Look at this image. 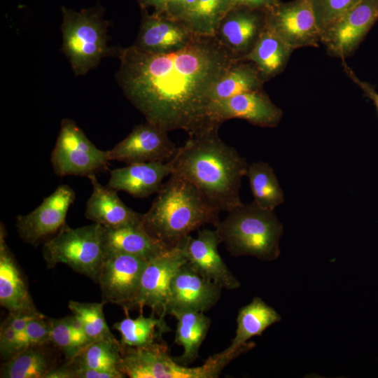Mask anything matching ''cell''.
<instances>
[{"label":"cell","mask_w":378,"mask_h":378,"mask_svg":"<svg viewBox=\"0 0 378 378\" xmlns=\"http://www.w3.org/2000/svg\"><path fill=\"white\" fill-rule=\"evenodd\" d=\"M177 150L167 132L146 122L136 125L108 154L110 161L131 164L169 161Z\"/></svg>","instance_id":"cell-13"},{"label":"cell","mask_w":378,"mask_h":378,"mask_svg":"<svg viewBox=\"0 0 378 378\" xmlns=\"http://www.w3.org/2000/svg\"><path fill=\"white\" fill-rule=\"evenodd\" d=\"M48 344L31 346L5 361L1 367L3 378H46L58 367L46 348Z\"/></svg>","instance_id":"cell-29"},{"label":"cell","mask_w":378,"mask_h":378,"mask_svg":"<svg viewBox=\"0 0 378 378\" xmlns=\"http://www.w3.org/2000/svg\"><path fill=\"white\" fill-rule=\"evenodd\" d=\"M264 82L252 62L236 59L214 84L209 99L211 102L260 90H262Z\"/></svg>","instance_id":"cell-27"},{"label":"cell","mask_w":378,"mask_h":378,"mask_svg":"<svg viewBox=\"0 0 378 378\" xmlns=\"http://www.w3.org/2000/svg\"><path fill=\"white\" fill-rule=\"evenodd\" d=\"M43 255L49 268L65 264L96 281L106 256L103 226L93 223L73 228L65 225L45 242Z\"/></svg>","instance_id":"cell-7"},{"label":"cell","mask_w":378,"mask_h":378,"mask_svg":"<svg viewBox=\"0 0 378 378\" xmlns=\"http://www.w3.org/2000/svg\"><path fill=\"white\" fill-rule=\"evenodd\" d=\"M342 64L347 76L363 90L364 94L374 102L378 112V92H376L370 84L358 78L354 71L347 65L344 59H342Z\"/></svg>","instance_id":"cell-37"},{"label":"cell","mask_w":378,"mask_h":378,"mask_svg":"<svg viewBox=\"0 0 378 378\" xmlns=\"http://www.w3.org/2000/svg\"><path fill=\"white\" fill-rule=\"evenodd\" d=\"M176 321L175 342L183 349V354L174 358L187 365L199 356L201 344L206 338L211 319L202 312L182 311L173 313Z\"/></svg>","instance_id":"cell-26"},{"label":"cell","mask_w":378,"mask_h":378,"mask_svg":"<svg viewBox=\"0 0 378 378\" xmlns=\"http://www.w3.org/2000/svg\"><path fill=\"white\" fill-rule=\"evenodd\" d=\"M186 262L182 241L148 260L134 308L142 313L144 307H148L152 314L164 317L172 279Z\"/></svg>","instance_id":"cell-10"},{"label":"cell","mask_w":378,"mask_h":378,"mask_svg":"<svg viewBox=\"0 0 378 378\" xmlns=\"http://www.w3.org/2000/svg\"><path fill=\"white\" fill-rule=\"evenodd\" d=\"M222 287L198 274L186 262L172 279L167 314L182 311L204 312L218 301Z\"/></svg>","instance_id":"cell-16"},{"label":"cell","mask_w":378,"mask_h":378,"mask_svg":"<svg viewBox=\"0 0 378 378\" xmlns=\"http://www.w3.org/2000/svg\"><path fill=\"white\" fill-rule=\"evenodd\" d=\"M267 10L231 8L220 21L214 37L237 59L248 54L266 25Z\"/></svg>","instance_id":"cell-18"},{"label":"cell","mask_w":378,"mask_h":378,"mask_svg":"<svg viewBox=\"0 0 378 378\" xmlns=\"http://www.w3.org/2000/svg\"><path fill=\"white\" fill-rule=\"evenodd\" d=\"M50 161L58 176H89L107 169L108 150L95 146L71 119L64 118L52 151Z\"/></svg>","instance_id":"cell-8"},{"label":"cell","mask_w":378,"mask_h":378,"mask_svg":"<svg viewBox=\"0 0 378 378\" xmlns=\"http://www.w3.org/2000/svg\"><path fill=\"white\" fill-rule=\"evenodd\" d=\"M173 172L172 160L167 162H143L109 170L107 184L116 191H124L136 198L158 193L163 179Z\"/></svg>","instance_id":"cell-20"},{"label":"cell","mask_w":378,"mask_h":378,"mask_svg":"<svg viewBox=\"0 0 378 378\" xmlns=\"http://www.w3.org/2000/svg\"><path fill=\"white\" fill-rule=\"evenodd\" d=\"M182 243L187 262L202 276L226 289L240 286L218 253L222 242L216 229L199 230L196 237L190 234Z\"/></svg>","instance_id":"cell-17"},{"label":"cell","mask_w":378,"mask_h":378,"mask_svg":"<svg viewBox=\"0 0 378 378\" xmlns=\"http://www.w3.org/2000/svg\"><path fill=\"white\" fill-rule=\"evenodd\" d=\"M121 344L120 341L93 340L76 356L65 363L72 368L91 369L125 374L120 369Z\"/></svg>","instance_id":"cell-30"},{"label":"cell","mask_w":378,"mask_h":378,"mask_svg":"<svg viewBox=\"0 0 378 378\" xmlns=\"http://www.w3.org/2000/svg\"><path fill=\"white\" fill-rule=\"evenodd\" d=\"M75 199L76 193L69 186H57L34 210L17 217L20 237L26 243L37 245L56 234L66 225L68 211Z\"/></svg>","instance_id":"cell-12"},{"label":"cell","mask_w":378,"mask_h":378,"mask_svg":"<svg viewBox=\"0 0 378 378\" xmlns=\"http://www.w3.org/2000/svg\"><path fill=\"white\" fill-rule=\"evenodd\" d=\"M146 260L119 252H107L97 276L102 301L134 309Z\"/></svg>","instance_id":"cell-9"},{"label":"cell","mask_w":378,"mask_h":378,"mask_svg":"<svg viewBox=\"0 0 378 378\" xmlns=\"http://www.w3.org/2000/svg\"><path fill=\"white\" fill-rule=\"evenodd\" d=\"M49 323L50 344L57 347L67 360L92 342L73 314L61 318H49Z\"/></svg>","instance_id":"cell-33"},{"label":"cell","mask_w":378,"mask_h":378,"mask_svg":"<svg viewBox=\"0 0 378 378\" xmlns=\"http://www.w3.org/2000/svg\"><path fill=\"white\" fill-rule=\"evenodd\" d=\"M62 50L76 76L85 75L102 58L116 54L108 45V23L98 10L62 7Z\"/></svg>","instance_id":"cell-5"},{"label":"cell","mask_w":378,"mask_h":378,"mask_svg":"<svg viewBox=\"0 0 378 378\" xmlns=\"http://www.w3.org/2000/svg\"><path fill=\"white\" fill-rule=\"evenodd\" d=\"M230 361L218 353L202 365L190 368L170 356L164 342L141 347L121 346L120 369L130 378H216Z\"/></svg>","instance_id":"cell-6"},{"label":"cell","mask_w":378,"mask_h":378,"mask_svg":"<svg viewBox=\"0 0 378 378\" xmlns=\"http://www.w3.org/2000/svg\"><path fill=\"white\" fill-rule=\"evenodd\" d=\"M377 19L378 0H360L321 35V43L330 55L344 59Z\"/></svg>","instance_id":"cell-14"},{"label":"cell","mask_w":378,"mask_h":378,"mask_svg":"<svg viewBox=\"0 0 378 378\" xmlns=\"http://www.w3.org/2000/svg\"><path fill=\"white\" fill-rule=\"evenodd\" d=\"M253 202L260 207L274 211L284 202V194L270 165L265 162L248 165L246 173Z\"/></svg>","instance_id":"cell-32"},{"label":"cell","mask_w":378,"mask_h":378,"mask_svg":"<svg viewBox=\"0 0 378 378\" xmlns=\"http://www.w3.org/2000/svg\"><path fill=\"white\" fill-rule=\"evenodd\" d=\"M231 7H248L256 9L270 10L279 0H230Z\"/></svg>","instance_id":"cell-39"},{"label":"cell","mask_w":378,"mask_h":378,"mask_svg":"<svg viewBox=\"0 0 378 378\" xmlns=\"http://www.w3.org/2000/svg\"><path fill=\"white\" fill-rule=\"evenodd\" d=\"M121 336L120 344L125 347H141L164 342L162 335L171 330L164 317L153 314L149 317L142 313L135 318L127 316L113 324Z\"/></svg>","instance_id":"cell-28"},{"label":"cell","mask_w":378,"mask_h":378,"mask_svg":"<svg viewBox=\"0 0 378 378\" xmlns=\"http://www.w3.org/2000/svg\"><path fill=\"white\" fill-rule=\"evenodd\" d=\"M209 115L220 125L227 120L240 118L258 127H275L282 118L283 111L260 90L211 102Z\"/></svg>","instance_id":"cell-15"},{"label":"cell","mask_w":378,"mask_h":378,"mask_svg":"<svg viewBox=\"0 0 378 378\" xmlns=\"http://www.w3.org/2000/svg\"><path fill=\"white\" fill-rule=\"evenodd\" d=\"M196 36L179 20L153 13L143 18L133 44L153 54H164L186 46Z\"/></svg>","instance_id":"cell-19"},{"label":"cell","mask_w":378,"mask_h":378,"mask_svg":"<svg viewBox=\"0 0 378 378\" xmlns=\"http://www.w3.org/2000/svg\"><path fill=\"white\" fill-rule=\"evenodd\" d=\"M360 0H312L321 35Z\"/></svg>","instance_id":"cell-35"},{"label":"cell","mask_w":378,"mask_h":378,"mask_svg":"<svg viewBox=\"0 0 378 378\" xmlns=\"http://www.w3.org/2000/svg\"><path fill=\"white\" fill-rule=\"evenodd\" d=\"M227 213L214 227L232 255H250L269 261L279 257L283 225L274 211L253 202Z\"/></svg>","instance_id":"cell-4"},{"label":"cell","mask_w":378,"mask_h":378,"mask_svg":"<svg viewBox=\"0 0 378 378\" xmlns=\"http://www.w3.org/2000/svg\"><path fill=\"white\" fill-rule=\"evenodd\" d=\"M103 241L106 253H123L146 260L171 248L153 237L141 223L115 228L103 227Z\"/></svg>","instance_id":"cell-24"},{"label":"cell","mask_w":378,"mask_h":378,"mask_svg":"<svg viewBox=\"0 0 378 378\" xmlns=\"http://www.w3.org/2000/svg\"><path fill=\"white\" fill-rule=\"evenodd\" d=\"M4 225L0 228V304L10 313H38L23 275L6 241Z\"/></svg>","instance_id":"cell-22"},{"label":"cell","mask_w":378,"mask_h":378,"mask_svg":"<svg viewBox=\"0 0 378 378\" xmlns=\"http://www.w3.org/2000/svg\"><path fill=\"white\" fill-rule=\"evenodd\" d=\"M293 51L266 24L253 48L240 59L252 62L265 82L284 71Z\"/></svg>","instance_id":"cell-25"},{"label":"cell","mask_w":378,"mask_h":378,"mask_svg":"<svg viewBox=\"0 0 378 378\" xmlns=\"http://www.w3.org/2000/svg\"><path fill=\"white\" fill-rule=\"evenodd\" d=\"M104 302H80L70 300L68 307L81 323L84 332L92 340L117 341L104 317Z\"/></svg>","instance_id":"cell-34"},{"label":"cell","mask_w":378,"mask_h":378,"mask_svg":"<svg viewBox=\"0 0 378 378\" xmlns=\"http://www.w3.org/2000/svg\"><path fill=\"white\" fill-rule=\"evenodd\" d=\"M171 0H139L141 8H153L155 13L162 14Z\"/></svg>","instance_id":"cell-40"},{"label":"cell","mask_w":378,"mask_h":378,"mask_svg":"<svg viewBox=\"0 0 378 378\" xmlns=\"http://www.w3.org/2000/svg\"><path fill=\"white\" fill-rule=\"evenodd\" d=\"M92 191L88 199L85 217L107 228L141 223V215L127 206L118 197L116 190L102 186L96 174L88 176Z\"/></svg>","instance_id":"cell-21"},{"label":"cell","mask_w":378,"mask_h":378,"mask_svg":"<svg viewBox=\"0 0 378 378\" xmlns=\"http://www.w3.org/2000/svg\"><path fill=\"white\" fill-rule=\"evenodd\" d=\"M117 81L146 122L189 136L220 126L209 115L210 92L236 57L212 36H196L184 48L164 54L119 48Z\"/></svg>","instance_id":"cell-1"},{"label":"cell","mask_w":378,"mask_h":378,"mask_svg":"<svg viewBox=\"0 0 378 378\" xmlns=\"http://www.w3.org/2000/svg\"><path fill=\"white\" fill-rule=\"evenodd\" d=\"M218 129L189 136L172 159V174L190 182L209 204L229 212L243 204L239 190L248 164L237 150L220 139Z\"/></svg>","instance_id":"cell-2"},{"label":"cell","mask_w":378,"mask_h":378,"mask_svg":"<svg viewBox=\"0 0 378 378\" xmlns=\"http://www.w3.org/2000/svg\"><path fill=\"white\" fill-rule=\"evenodd\" d=\"M266 24L293 50L321 43L312 0L279 1L267 10Z\"/></svg>","instance_id":"cell-11"},{"label":"cell","mask_w":378,"mask_h":378,"mask_svg":"<svg viewBox=\"0 0 378 378\" xmlns=\"http://www.w3.org/2000/svg\"><path fill=\"white\" fill-rule=\"evenodd\" d=\"M25 331L31 346L50 344L49 318L44 315L31 320L27 325Z\"/></svg>","instance_id":"cell-36"},{"label":"cell","mask_w":378,"mask_h":378,"mask_svg":"<svg viewBox=\"0 0 378 378\" xmlns=\"http://www.w3.org/2000/svg\"><path fill=\"white\" fill-rule=\"evenodd\" d=\"M231 8L230 0H196L178 20L195 36L214 37L220 21Z\"/></svg>","instance_id":"cell-31"},{"label":"cell","mask_w":378,"mask_h":378,"mask_svg":"<svg viewBox=\"0 0 378 378\" xmlns=\"http://www.w3.org/2000/svg\"><path fill=\"white\" fill-rule=\"evenodd\" d=\"M280 320V315L274 308L260 298L255 297L249 304L239 309L235 336L230 345L220 354L233 360L254 346L253 344L248 342L251 337L260 336L268 327Z\"/></svg>","instance_id":"cell-23"},{"label":"cell","mask_w":378,"mask_h":378,"mask_svg":"<svg viewBox=\"0 0 378 378\" xmlns=\"http://www.w3.org/2000/svg\"><path fill=\"white\" fill-rule=\"evenodd\" d=\"M219 213L190 182L172 174L141 215V223L153 237L172 247L205 224L216 225Z\"/></svg>","instance_id":"cell-3"},{"label":"cell","mask_w":378,"mask_h":378,"mask_svg":"<svg viewBox=\"0 0 378 378\" xmlns=\"http://www.w3.org/2000/svg\"><path fill=\"white\" fill-rule=\"evenodd\" d=\"M195 1L196 0H171L162 15L178 20Z\"/></svg>","instance_id":"cell-38"}]
</instances>
